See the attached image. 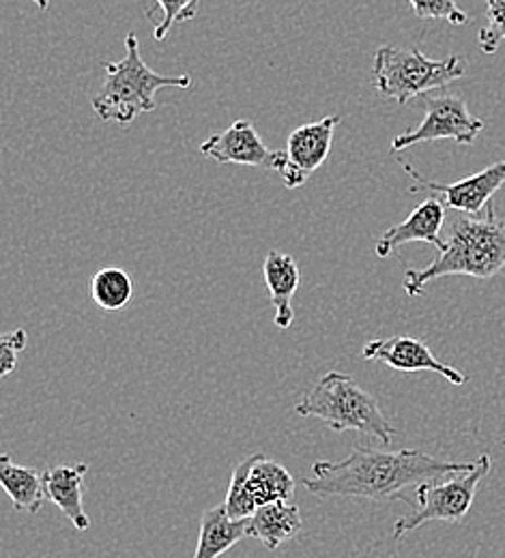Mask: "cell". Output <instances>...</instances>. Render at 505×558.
Instances as JSON below:
<instances>
[{
	"label": "cell",
	"instance_id": "1",
	"mask_svg": "<svg viewBox=\"0 0 505 558\" xmlns=\"http://www.w3.org/2000/svg\"><path fill=\"white\" fill-rule=\"evenodd\" d=\"M473 464L443 462L418 449L378 451L372 447H356L351 456L340 462H314L312 477L301 484L316 496H345L368 500H394L402 489L422 486L449 475L467 473Z\"/></svg>",
	"mask_w": 505,
	"mask_h": 558
},
{
	"label": "cell",
	"instance_id": "2",
	"mask_svg": "<svg viewBox=\"0 0 505 558\" xmlns=\"http://www.w3.org/2000/svg\"><path fill=\"white\" fill-rule=\"evenodd\" d=\"M504 269L505 221L491 203L484 217H456L438 256L424 269H409L402 286L405 292L416 299L424 294V288L434 279L447 276L493 279Z\"/></svg>",
	"mask_w": 505,
	"mask_h": 558
},
{
	"label": "cell",
	"instance_id": "3",
	"mask_svg": "<svg viewBox=\"0 0 505 558\" xmlns=\"http://www.w3.org/2000/svg\"><path fill=\"white\" fill-rule=\"evenodd\" d=\"M106 77L93 95L91 106L99 121L132 125L145 112L157 108L155 93L161 88H190V75H161L146 68L141 44L134 33L125 39V57L104 65Z\"/></svg>",
	"mask_w": 505,
	"mask_h": 558
},
{
	"label": "cell",
	"instance_id": "4",
	"mask_svg": "<svg viewBox=\"0 0 505 558\" xmlns=\"http://www.w3.org/2000/svg\"><path fill=\"white\" fill-rule=\"evenodd\" d=\"M294 413L301 417L321 418L336 432L358 429L376 438L381 445H392L396 434L383 415L378 400L342 372H327L318 378V383L297 402Z\"/></svg>",
	"mask_w": 505,
	"mask_h": 558
},
{
	"label": "cell",
	"instance_id": "5",
	"mask_svg": "<svg viewBox=\"0 0 505 558\" xmlns=\"http://www.w3.org/2000/svg\"><path fill=\"white\" fill-rule=\"evenodd\" d=\"M374 88L381 97L405 106L409 99L429 95L436 88L465 77V59L454 54L443 61H433L418 48L381 46L372 65Z\"/></svg>",
	"mask_w": 505,
	"mask_h": 558
},
{
	"label": "cell",
	"instance_id": "6",
	"mask_svg": "<svg viewBox=\"0 0 505 558\" xmlns=\"http://www.w3.org/2000/svg\"><path fill=\"white\" fill-rule=\"evenodd\" d=\"M491 469H493L491 456L482 453L473 462L471 471L418 486L416 509L394 524L392 539L398 542L407 533H413L416 529L429 522H452V524L462 522L476 500L482 480L491 473Z\"/></svg>",
	"mask_w": 505,
	"mask_h": 558
},
{
	"label": "cell",
	"instance_id": "7",
	"mask_svg": "<svg viewBox=\"0 0 505 558\" xmlns=\"http://www.w3.org/2000/svg\"><path fill=\"white\" fill-rule=\"evenodd\" d=\"M294 480L287 466L261 453L239 462L232 471L224 507L230 520H248L254 511L269 502L292 500Z\"/></svg>",
	"mask_w": 505,
	"mask_h": 558
},
{
	"label": "cell",
	"instance_id": "8",
	"mask_svg": "<svg viewBox=\"0 0 505 558\" xmlns=\"http://www.w3.org/2000/svg\"><path fill=\"white\" fill-rule=\"evenodd\" d=\"M424 110V121L416 130L392 140L394 153L434 140H452L460 146H471L484 130V121L476 119L458 95H426Z\"/></svg>",
	"mask_w": 505,
	"mask_h": 558
},
{
	"label": "cell",
	"instance_id": "9",
	"mask_svg": "<svg viewBox=\"0 0 505 558\" xmlns=\"http://www.w3.org/2000/svg\"><path fill=\"white\" fill-rule=\"evenodd\" d=\"M400 166L409 174V179L416 181L409 187L411 194L431 192L447 209L458 210L465 215H480L493 203V196L505 185V159L456 183H436L431 179H424L405 159L400 161Z\"/></svg>",
	"mask_w": 505,
	"mask_h": 558
},
{
	"label": "cell",
	"instance_id": "10",
	"mask_svg": "<svg viewBox=\"0 0 505 558\" xmlns=\"http://www.w3.org/2000/svg\"><path fill=\"white\" fill-rule=\"evenodd\" d=\"M342 123L340 114L325 117L316 123L297 128L287 140V161L280 177L289 190L301 187L312 172H316L332 153L336 128Z\"/></svg>",
	"mask_w": 505,
	"mask_h": 558
},
{
	"label": "cell",
	"instance_id": "11",
	"mask_svg": "<svg viewBox=\"0 0 505 558\" xmlns=\"http://www.w3.org/2000/svg\"><path fill=\"white\" fill-rule=\"evenodd\" d=\"M201 153L217 163L267 168L276 172H280L287 161L285 150H269L258 136L256 128L245 119L235 121L228 130L205 140L201 144Z\"/></svg>",
	"mask_w": 505,
	"mask_h": 558
},
{
	"label": "cell",
	"instance_id": "12",
	"mask_svg": "<svg viewBox=\"0 0 505 558\" xmlns=\"http://www.w3.org/2000/svg\"><path fill=\"white\" fill-rule=\"evenodd\" d=\"M361 356L368 361H381L387 367L398 369V372H434L456 387H460L469 380L456 367L438 361L434 356L433 350L429 349L422 340L411 338V336H394L387 340H372L363 347Z\"/></svg>",
	"mask_w": 505,
	"mask_h": 558
},
{
	"label": "cell",
	"instance_id": "13",
	"mask_svg": "<svg viewBox=\"0 0 505 558\" xmlns=\"http://www.w3.org/2000/svg\"><path fill=\"white\" fill-rule=\"evenodd\" d=\"M445 209L447 207L436 196L426 198L418 209L411 210V215L402 223L392 226L376 241V256L387 258L389 254L416 241L434 245L441 252L445 247V241L441 239V230L445 223Z\"/></svg>",
	"mask_w": 505,
	"mask_h": 558
},
{
	"label": "cell",
	"instance_id": "14",
	"mask_svg": "<svg viewBox=\"0 0 505 558\" xmlns=\"http://www.w3.org/2000/svg\"><path fill=\"white\" fill-rule=\"evenodd\" d=\"M86 473L88 464H63L48 469L44 473L46 498L52 500L63 515L72 522L77 531H86L91 526V518L84 509V492H86Z\"/></svg>",
	"mask_w": 505,
	"mask_h": 558
},
{
	"label": "cell",
	"instance_id": "15",
	"mask_svg": "<svg viewBox=\"0 0 505 558\" xmlns=\"http://www.w3.org/2000/svg\"><path fill=\"white\" fill-rule=\"evenodd\" d=\"M303 529L301 511L292 500L263 505L248 518V537L258 539L267 550H278Z\"/></svg>",
	"mask_w": 505,
	"mask_h": 558
},
{
	"label": "cell",
	"instance_id": "16",
	"mask_svg": "<svg viewBox=\"0 0 505 558\" xmlns=\"http://www.w3.org/2000/svg\"><path fill=\"white\" fill-rule=\"evenodd\" d=\"M263 276L265 283L272 294V303L276 310V327L289 329L294 320V310H292V296L299 288V265L297 260L282 254V252H269L265 263H263Z\"/></svg>",
	"mask_w": 505,
	"mask_h": 558
},
{
	"label": "cell",
	"instance_id": "17",
	"mask_svg": "<svg viewBox=\"0 0 505 558\" xmlns=\"http://www.w3.org/2000/svg\"><path fill=\"white\" fill-rule=\"evenodd\" d=\"M248 537V520H230L224 502L207 509L201 518V533L194 558H217Z\"/></svg>",
	"mask_w": 505,
	"mask_h": 558
},
{
	"label": "cell",
	"instance_id": "18",
	"mask_svg": "<svg viewBox=\"0 0 505 558\" xmlns=\"http://www.w3.org/2000/svg\"><path fill=\"white\" fill-rule=\"evenodd\" d=\"M0 484L9 494L15 511L39 513L46 489H44V475L31 466H22L11 460L9 453L0 456Z\"/></svg>",
	"mask_w": 505,
	"mask_h": 558
},
{
	"label": "cell",
	"instance_id": "19",
	"mask_svg": "<svg viewBox=\"0 0 505 558\" xmlns=\"http://www.w3.org/2000/svg\"><path fill=\"white\" fill-rule=\"evenodd\" d=\"M91 296L106 312L123 310L134 296V281L121 267H104L91 279Z\"/></svg>",
	"mask_w": 505,
	"mask_h": 558
},
{
	"label": "cell",
	"instance_id": "20",
	"mask_svg": "<svg viewBox=\"0 0 505 558\" xmlns=\"http://www.w3.org/2000/svg\"><path fill=\"white\" fill-rule=\"evenodd\" d=\"M505 44V0H486V26L478 33L484 54H495Z\"/></svg>",
	"mask_w": 505,
	"mask_h": 558
},
{
	"label": "cell",
	"instance_id": "21",
	"mask_svg": "<svg viewBox=\"0 0 505 558\" xmlns=\"http://www.w3.org/2000/svg\"><path fill=\"white\" fill-rule=\"evenodd\" d=\"M413 13L422 20H443L452 26H462L469 15L458 7L456 0H409Z\"/></svg>",
	"mask_w": 505,
	"mask_h": 558
},
{
	"label": "cell",
	"instance_id": "22",
	"mask_svg": "<svg viewBox=\"0 0 505 558\" xmlns=\"http://www.w3.org/2000/svg\"><path fill=\"white\" fill-rule=\"evenodd\" d=\"M161 17L157 22H153V39L155 41H164L166 35L170 33V28L175 24H181L185 11L192 7L194 0H155Z\"/></svg>",
	"mask_w": 505,
	"mask_h": 558
},
{
	"label": "cell",
	"instance_id": "23",
	"mask_svg": "<svg viewBox=\"0 0 505 558\" xmlns=\"http://www.w3.org/2000/svg\"><path fill=\"white\" fill-rule=\"evenodd\" d=\"M26 349V331H9L0 338V376H9L17 367V354Z\"/></svg>",
	"mask_w": 505,
	"mask_h": 558
},
{
	"label": "cell",
	"instance_id": "24",
	"mask_svg": "<svg viewBox=\"0 0 505 558\" xmlns=\"http://www.w3.org/2000/svg\"><path fill=\"white\" fill-rule=\"evenodd\" d=\"M201 2H203V0H194V2H192V7L185 11V15H183V20H181V22H190V20H194V17H196V13H199V9H201Z\"/></svg>",
	"mask_w": 505,
	"mask_h": 558
},
{
	"label": "cell",
	"instance_id": "25",
	"mask_svg": "<svg viewBox=\"0 0 505 558\" xmlns=\"http://www.w3.org/2000/svg\"><path fill=\"white\" fill-rule=\"evenodd\" d=\"M33 2H35V4H37L41 11H46V9L50 7V0H33Z\"/></svg>",
	"mask_w": 505,
	"mask_h": 558
},
{
	"label": "cell",
	"instance_id": "26",
	"mask_svg": "<svg viewBox=\"0 0 505 558\" xmlns=\"http://www.w3.org/2000/svg\"><path fill=\"white\" fill-rule=\"evenodd\" d=\"M504 445H505V438H504Z\"/></svg>",
	"mask_w": 505,
	"mask_h": 558
}]
</instances>
